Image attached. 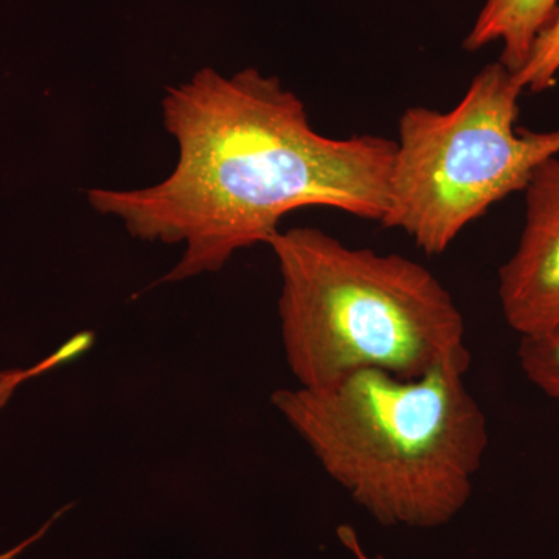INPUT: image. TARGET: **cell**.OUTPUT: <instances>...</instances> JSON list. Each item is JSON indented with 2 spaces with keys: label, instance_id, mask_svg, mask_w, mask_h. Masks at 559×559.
I'll use <instances>...</instances> for the list:
<instances>
[{
  "label": "cell",
  "instance_id": "6",
  "mask_svg": "<svg viewBox=\"0 0 559 559\" xmlns=\"http://www.w3.org/2000/svg\"><path fill=\"white\" fill-rule=\"evenodd\" d=\"M559 0H487L463 47L468 51L500 40L499 61L511 73L527 62L540 33L558 13Z\"/></svg>",
  "mask_w": 559,
  "mask_h": 559
},
{
  "label": "cell",
  "instance_id": "5",
  "mask_svg": "<svg viewBox=\"0 0 559 559\" xmlns=\"http://www.w3.org/2000/svg\"><path fill=\"white\" fill-rule=\"evenodd\" d=\"M524 191V229L499 270V300L510 329L528 336L559 322V156L540 164Z\"/></svg>",
  "mask_w": 559,
  "mask_h": 559
},
{
  "label": "cell",
  "instance_id": "3",
  "mask_svg": "<svg viewBox=\"0 0 559 559\" xmlns=\"http://www.w3.org/2000/svg\"><path fill=\"white\" fill-rule=\"evenodd\" d=\"M283 349L299 388L323 389L360 370L401 380L468 373L465 320L450 290L396 253L349 248L314 227L278 230Z\"/></svg>",
  "mask_w": 559,
  "mask_h": 559
},
{
  "label": "cell",
  "instance_id": "4",
  "mask_svg": "<svg viewBox=\"0 0 559 559\" xmlns=\"http://www.w3.org/2000/svg\"><path fill=\"white\" fill-rule=\"evenodd\" d=\"M522 92L495 61L451 110H404L382 226L440 255L492 205L527 189L536 168L559 156V130H516Z\"/></svg>",
  "mask_w": 559,
  "mask_h": 559
},
{
  "label": "cell",
  "instance_id": "2",
  "mask_svg": "<svg viewBox=\"0 0 559 559\" xmlns=\"http://www.w3.org/2000/svg\"><path fill=\"white\" fill-rule=\"evenodd\" d=\"M271 403L384 527H440L473 496L489 433L462 371L401 380L360 370L329 388L275 390Z\"/></svg>",
  "mask_w": 559,
  "mask_h": 559
},
{
  "label": "cell",
  "instance_id": "7",
  "mask_svg": "<svg viewBox=\"0 0 559 559\" xmlns=\"http://www.w3.org/2000/svg\"><path fill=\"white\" fill-rule=\"evenodd\" d=\"M518 358L528 381L559 403V322L540 333L521 336Z\"/></svg>",
  "mask_w": 559,
  "mask_h": 559
},
{
  "label": "cell",
  "instance_id": "1",
  "mask_svg": "<svg viewBox=\"0 0 559 559\" xmlns=\"http://www.w3.org/2000/svg\"><path fill=\"white\" fill-rule=\"evenodd\" d=\"M162 119L179 148L167 178L86 193L95 212L121 221L131 237L186 245L159 283L223 270L238 250L267 245L280 221L299 209L377 223L388 215L395 140L320 134L277 76L200 70L168 87Z\"/></svg>",
  "mask_w": 559,
  "mask_h": 559
},
{
  "label": "cell",
  "instance_id": "9",
  "mask_svg": "<svg viewBox=\"0 0 559 559\" xmlns=\"http://www.w3.org/2000/svg\"><path fill=\"white\" fill-rule=\"evenodd\" d=\"M73 359L72 349L69 345L62 344L57 352L51 353L43 360H39L35 366L28 367V369H11L0 371V409L9 403L11 396L14 395L17 389L21 388L24 382L33 380V378L39 377V374L47 373V371L57 369L61 364L69 362ZM36 543V536H32L22 543L21 546L14 547L13 550L7 551V554L0 555V559H13L21 554L25 547Z\"/></svg>",
  "mask_w": 559,
  "mask_h": 559
},
{
  "label": "cell",
  "instance_id": "8",
  "mask_svg": "<svg viewBox=\"0 0 559 559\" xmlns=\"http://www.w3.org/2000/svg\"><path fill=\"white\" fill-rule=\"evenodd\" d=\"M559 73V10L554 21L540 33L527 62L513 73L522 91L543 92L554 86Z\"/></svg>",
  "mask_w": 559,
  "mask_h": 559
},
{
  "label": "cell",
  "instance_id": "10",
  "mask_svg": "<svg viewBox=\"0 0 559 559\" xmlns=\"http://www.w3.org/2000/svg\"><path fill=\"white\" fill-rule=\"evenodd\" d=\"M337 538H340L342 546H344L355 559H384L382 557H370V555L364 550V547L360 546L358 533L355 532V528L349 527V525H341V527L337 528Z\"/></svg>",
  "mask_w": 559,
  "mask_h": 559
}]
</instances>
